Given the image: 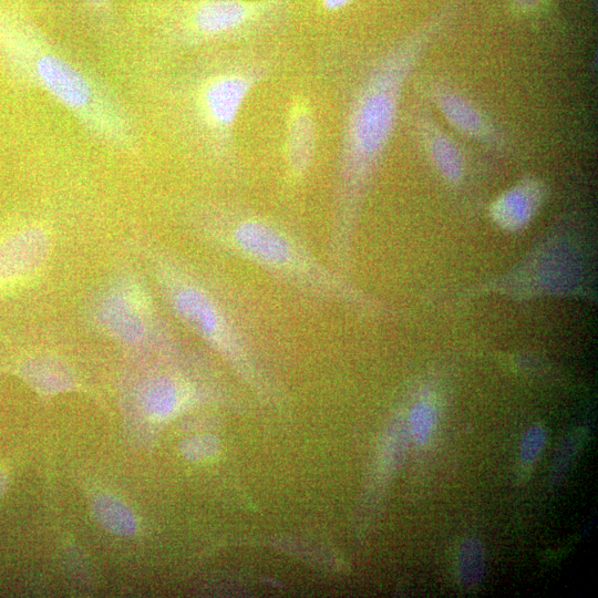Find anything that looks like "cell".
I'll return each mask as SVG.
<instances>
[{
  "mask_svg": "<svg viewBox=\"0 0 598 598\" xmlns=\"http://www.w3.org/2000/svg\"><path fill=\"white\" fill-rule=\"evenodd\" d=\"M188 224L214 250L256 267L301 297L377 315L386 311L275 216L238 202L214 200L193 208Z\"/></svg>",
  "mask_w": 598,
  "mask_h": 598,
  "instance_id": "1",
  "label": "cell"
},
{
  "mask_svg": "<svg viewBox=\"0 0 598 598\" xmlns=\"http://www.w3.org/2000/svg\"><path fill=\"white\" fill-rule=\"evenodd\" d=\"M255 43L212 47L189 55L159 90V105L178 140L228 172H237L236 128L241 110L269 75Z\"/></svg>",
  "mask_w": 598,
  "mask_h": 598,
  "instance_id": "2",
  "label": "cell"
},
{
  "mask_svg": "<svg viewBox=\"0 0 598 598\" xmlns=\"http://www.w3.org/2000/svg\"><path fill=\"white\" fill-rule=\"evenodd\" d=\"M0 41L21 76L48 94L86 136L117 152H134L141 124L127 101L92 66L30 20L0 12Z\"/></svg>",
  "mask_w": 598,
  "mask_h": 598,
  "instance_id": "3",
  "label": "cell"
},
{
  "mask_svg": "<svg viewBox=\"0 0 598 598\" xmlns=\"http://www.w3.org/2000/svg\"><path fill=\"white\" fill-rule=\"evenodd\" d=\"M410 50L399 47L381 59L353 100L341 136L332 190L327 260L346 274L361 208L390 140Z\"/></svg>",
  "mask_w": 598,
  "mask_h": 598,
  "instance_id": "4",
  "label": "cell"
},
{
  "mask_svg": "<svg viewBox=\"0 0 598 598\" xmlns=\"http://www.w3.org/2000/svg\"><path fill=\"white\" fill-rule=\"evenodd\" d=\"M155 272L173 315L217 352L256 393L274 396L277 388L260 358L255 327L237 302L166 254L157 257Z\"/></svg>",
  "mask_w": 598,
  "mask_h": 598,
  "instance_id": "5",
  "label": "cell"
},
{
  "mask_svg": "<svg viewBox=\"0 0 598 598\" xmlns=\"http://www.w3.org/2000/svg\"><path fill=\"white\" fill-rule=\"evenodd\" d=\"M297 0H166L144 19L158 56L190 55L212 47L255 43L285 31Z\"/></svg>",
  "mask_w": 598,
  "mask_h": 598,
  "instance_id": "6",
  "label": "cell"
},
{
  "mask_svg": "<svg viewBox=\"0 0 598 598\" xmlns=\"http://www.w3.org/2000/svg\"><path fill=\"white\" fill-rule=\"evenodd\" d=\"M96 319L106 332L125 343L152 339L168 342L166 327L159 320L148 291L128 278L115 281L102 293Z\"/></svg>",
  "mask_w": 598,
  "mask_h": 598,
  "instance_id": "7",
  "label": "cell"
},
{
  "mask_svg": "<svg viewBox=\"0 0 598 598\" xmlns=\"http://www.w3.org/2000/svg\"><path fill=\"white\" fill-rule=\"evenodd\" d=\"M52 237L47 227L32 223L0 236V293L37 276L47 264Z\"/></svg>",
  "mask_w": 598,
  "mask_h": 598,
  "instance_id": "8",
  "label": "cell"
},
{
  "mask_svg": "<svg viewBox=\"0 0 598 598\" xmlns=\"http://www.w3.org/2000/svg\"><path fill=\"white\" fill-rule=\"evenodd\" d=\"M317 122L307 100L297 97L289 105L283 134V163L292 181L303 179L317 154Z\"/></svg>",
  "mask_w": 598,
  "mask_h": 598,
  "instance_id": "9",
  "label": "cell"
},
{
  "mask_svg": "<svg viewBox=\"0 0 598 598\" xmlns=\"http://www.w3.org/2000/svg\"><path fill=\"white\" fill-rule=\"evenodd\" d=\"M213 394V390L199 388L181 375L155 373L140 384L137 401L148 416L162 421L174 415L185 404Z\"/></svg>",
  "mask_w": 598,
  "mask_h": 598,
  "instance_id": "10",
  "label": "cell"
},
{
  "mask_svg": "<svg viewBox=\"0 0 598 598\" xmlns=\"http://www.w3.org/2000/svg\"><path fill=\"white\" fill-rule=\"evenodd\" d=\"M542 198L537 183L526 182L499 195L491 205L489 215L501 228L516 231L534 217Z\"/></svg>",
  "mask_w": 598,
  "mask_h": 598,
  "instance_id": "11",
  "label": "cell"
},
{
  "mask_svg": "<svg viewBox=\"0 0 598 598\" xmlns=\"http://www.w3.org/2000/svg\"><path fill=\"white\" fill-rule=\"evenodd\" d=\"M14 372L42 396L76 388L74 374L56 357L40 354L27 358L16 367Z\"/></svg>",
  "mask_w": 598,
  "mask_h": 598,
  "instance_id": "12",
  "label": "cell"
},
{
  "mask_svg": "<svg viewBox=\"0 0 598 598\" xmlns=\"http://www.w3.org/2000/svg\"><path fill=\"white\" fill-rule=\"evenodd\" d=\"M92 513L95 519L109 532L120 536H131L137 524L130 507L116 496L102 493L93 498Z\"/></svg>",
  "mask_w": 598,
  "mask_h": 598,
  "instance_id": "13",
  "label": "cell"
},
{
  "mask_svg": "<svg viewBox=\"0 0 598 598\" xmlns=\"http://www.w3.org/2000/svg\"><path fill=\"white\" fill-rule=\"evenodd\" d=\"M485 548L476 537L463 540L457 554L458 578L463 586L475 587L481 584L485 574Z\"/></svg>",
  "mask_w": 598,
  "mask_h": 598,
  "instance_id": "14",
  "label": "cell"
},
{
  "mask_svg": "<svg viewBox=\"0 0 598 598\" xmlns=\"http://www.w3.org/2000/svg\"><path fill=\"white\" fill-rule=\"evenodd\" d=\"M439 104L444 116L456 128L471 135L481 133L483 128L482 117L470 102L455 94H444Z\"/></svg>",
  "mask_w": 598,
  "mask_h": 598,
  "instance_id": "15",
  "label": "cell"
},
{
  "mask_svg": "<svg viewBox=\"0 0 598 598\" xmlns=\"http://www.w3.org/2000/svg\"><path fill=\"white\" fill-rule=\"evenodd\" d=\"M430 152L435 167L447 181L461 179L464 164L458 148L451 140L445 136L434 137Z\"/></svg>",
  "mask_w": 598,
  "mask_h": 598,
  "instance_id": "16",
  "label": "cell"
},
{
  "mask_svg": "<svg viewBox=\"0 0 598 598\" xmlns=\"http://www.w3.org/2000/svg\"><path fill=\"white\" fill-rule=\"evenodd\" d=\"M586 435V430L579 427L567 434L559 443L550 465L549 478L553 484H557L564 478L576 454L581 448Z\"/></svg>",
  "mask_w": 598,
  "mask_h": 598,
  "instance_id": "17",
  "label": "cell"
},
{
  "mask_svg": "<svg viewBox=\"0 0 598 598\" xmlns=\"http://www.w3.org/2000/svg\"><path fill=\"white\" fill-rule=\"evenodd\" d=\"M409 427L402 419L395 420L386 435L383 447V464L389 471L398 468L405 457L409 442Z\"/></svg>",
  "mask_w": 598,
  "mask_h": 598,
  "instance_id": "18",
  "label": "cell"
},
{
  "mask_svg": "<svg viewBox=\"0 0 598 598\" xmlns=\"http://www.w3.org/2000/svg\"><path fill=\"white\" fill-rule=\"evenodd\" d=\"M436 421L435 408L425 401L416 402L409 414V431L417 444L426 443L433 432Z\"/></svg>",
  "mask_w": 598,
  "mask_h": 598,
  "instance_id": "19",
  "label": "cell"
},
{
  "mask_svg": "<svg viewBox=\"0 0 598 598\" xmlns=\"http://www.w3.org/2000/svg\"><path fill=\"white\" fill-rule=\"evenodd\" d=\"M219 441L210 434L192 435L181 442L179 448L183 456L190 461L209 458L219 451Z\"/></svg>",
  "mask_w": 598,
  "mask_h": 598,
  "instance_id": "20",
  "label": "cell"
},
{
  "mask_svg": "<svg viewBox=\"0 0 598 598\" xmlns=\"http://www.w3.org/2000/svg\"><path fill=\"white\" fill-rule=\"evenodd\" d=\"M547 433L542 425L529 427L520 442L519 457L523 464L532 465L542 453Z\"/></svg>",
  "mask_w": 598,
  "mask_h": 598,
  "instance_id": "21",
  "label": "cell"
},
{
  "mask_svg": "<svg viewBox=\"0 0 598 598\" xmlns=\"http://www.w3.org/2000/svg\"><path fill=\"white\" fill-rule=\"evenodd\" d=\"M352 0H321V6L326 11L334 12L347 7Z\"/></svg>",
  "mask_w": 598,
  "mask_h": 598,
  "instance_id": "22",
  "label": "cell"
},
{
  "mask_svg": "<svg viewBox=\"0 0 598 598\" xmlns=\"http://www.w3.org/2000/svg\"><path fill=\"white\" fill-rule=\"evenodd\" d=\"M92 9H103L111 3V0H83Z\"/></svg>",
  "mask_w": 598,
  "mask_h": 598,
  "instance_id": "23",
  "label": "cell"
},
{
  "mask_svg": "<svg viewBox=\"0 0 598 598\" xmlns=\"http://www.w3.org/2000/svg\"><path fill=\"white\" fill-rule=\"evenodd\" d=\"M8 484L9 480L7 474L0 470V497L6 493Z\"/></svg>",
  "mask_w": 598,
  "mask_h": 598,
  "instance_id": "24",
  "label": "cell"
},
{
  "mask_svg": "<svg viewBox=\"0 0 598 598\" xmlns=\"http://www.w3.org/2000/svg\"><path fill=\"white\" fill-rule=\"evenodd\" d=\"M540 0H514V2L522 8H530L537 4Z\"/></svg>",
  "mask_w": 598,
  "mask_h": 598,
  "instance_id": "25",
  "label": "cell"
}]
</instances>
